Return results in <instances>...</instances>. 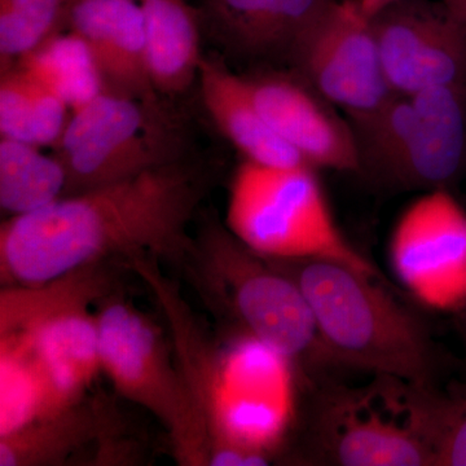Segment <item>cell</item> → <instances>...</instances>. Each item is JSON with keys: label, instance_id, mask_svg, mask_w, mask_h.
<instances>
[{"label": "cell", "instance_id": "6da1fadb", "mask_svg": "<svg viewBox=\"0 0 466 466\" xmlns=\"http://www.w3.org/2000/svg\"><path fill=\"white\" fill-rule=\"evenodd\" d=\"M202 195L198 174L175 161L9 217L0 227L2 284H42L113 258L186 259L196 253L188 227Z\"/></svg>", "mask_w": 466, "mask_h": 466}, {"label": "cell", "instance_id": "7a4b0ae2", "mask_svg": "<svg viewBox=\"0 0 466 466\" xmlns=\"http://www.w3.org/2000/svg\"><path fill=\"white\" fill-rule=\"evenodd\" d=\"M268 259L302 290L329 366L440 389L443 364L431 330L381 280L339 260Z\"/></svg>", "mask_w": 466, "mask_h": 466}, {"label": "cell", "instance_id": "3957f363", "mask_svg": "<svg viewBox=\"0 0 466 466\" xmlns=\"http://www.w3.org/2000/svg\"><path fill=\"white\" fill-rule=\"evenodd\" d=\"M177 366L210 441V466L269 464L283 415L256 389L254 358L262 343L242 337L231 349L213 342L177 284L156 291Z\"/></svg>", "mask_w": 466, "mask_h": 466}, {"label": "cell", "instance_id": "277c9868", "mask_svg": "<svg viewBox=\"0 0 466 466\" xmlns=\"http://www.w3.org/2000/svg\"><path fill=\"white\" fill-rule=\"evenodd\" d=\"M364 388L321 383L306 408L302 458L333 466H434V392L375 376Z\"/></svg>", "mask_w": 466, "mask_h": 466}, {"label": "cell", "instance_id": "5b68a950", "mask_svg": "<svg viewBox=\"0 0 466 466\" xmlns=\"http://www.w3.org/2000/svg\"><path fill=\"white\" fill-rule=\"evenodd\" d=\"M106 262L35 285H3L0 334L32 348L56 410L85 400L101 372L97 315L90 306L112 293Z\"/></svg>", "mask_w": 466, "mask_h": 466}, {"label": "cell", "instance_id": "8992f818", "mask_svg": "<svg viewBox=\"0 0 466 466\" xmlns=\"http://www.w3.org/2000/svg\"><path fill=\"white\" fill-rule=\"evenodd\" d=\"M226 226L267 258H328L385 281L381 272L343 236L315 168L247 161L229 187Z\"/></svg>", "mask_w": 466, "mask_h": 466}, {"label": "cell", "instance_id": "52a82bcc", "mask_svg": "<svg viewBox=\"0 0 466 466\" xmlns=\"http://www.w3.org/2000/svg\"><path fill=\"white\" fill-rule=\"evenodd\" d=\"M195 254L200 256L211 296L240 336L317 372L329 366L311 309L290 276L251 250L227 226L208 227Z\"/></svg>", "mask_w": 466, "mask_h": 466}, {"label": "cell", "instance_id": "ba28073f", "mask_svg": "<svg viewBox=\"0 0 466 466\" xmlns=\"http://www.w3.org/2000/svg\"><path fill=\"white\" fill-rule=\"evenodd\" d=\"M99 306L101 372L121 397L148 410L167 429L180 465L210 464L207 428L157 325L113 293Z\"/></svg>", "mask_w": 466, "mask_h": 466}, {"label": "cell", "instance_id": "9c48e42d", "mask_svg": "<svg viewBox=\"0 0 466 466\" xmlns=\"http://www.w3.org/2000/svg\"><path fill=\"white\" fill-rule=\"evenodd\" d=\"M174 140L157 104L106 88L72 112L54 146L66 168V196L122 182L177 161Z\"/></svg>", "mask_w": 466, "mask_h": 466}, {"label": "cell", "instance_id": "30bf717a", "mask_svg": "<svg viewBox=\"0 0 466 466\" xmlns=\"http://www.w3.org/2000/svg\"><path fill=\"white\" fill-rule=\"evenodd\" d=\"M291 64L349 122L376 112L394 95L383 73L372 18L358 0H334Z\"/></svg>", "mask_w": 466, "mask_h": 466}, {"label": "cell", "instance_id": "8fae6325", "mask_svg": "<svg viewBox=\"0 0 466 466\" xmlns=\"http://www.w3.org/2000/svg\"><path fill=\"white\" fill-rule=\"evenodd\" d=\"M372 24L392 94L466 87V26L443 3L400 0L372 17Z\"/></svg>", "mask_w": 466, "mask_h": 466}, {"label": "cell", "instance_id": "7c38bea8", "mask_svg": "<svg viewBox=\"0 0 466 466\" xmlns=\"http://www.w3.org/2000/svg\"><path fill=\"white\" fill-rule=\"evenodd\" d=\"M391 260L401 283L431 305L466 291V214L449 191L426 193L401 216Z\"/></svg>", "mask_w": 466, "mask_h": 466}, {"label": "cell", "instance_id": "4fadbf2b", "mask_svg": "<svg viewBox=\"0 0 466 466\" xmlns=\"http://www.w3.org/2000/svg\"><path fill=\"white\" fill-rule=\"evenodd\" d=\"M245 81L267 124L306 164L359 174L351 125L297 70L293 75L262 73L245 76Z\"/></svg>", "mask_w": 466, "mask_h": 466}, {"label": "cell", "instance_id": "5bb4252c", "mask_svg": "<svg viewBox=\"0 0 466 466\" xmlns=\"http://www.w3.org/2000/svg\"><path fill=\"white\" fill-rule=\"evenodd\" d=\"M66 21L87 43L106 88L157 104L137 0H69Z\"/></svg>", "mask_w": 466, "mask_h": 466}, {"label": "cell", "instance_id": "9a60e30c", "mask_svg": "<svg viewBox=\"0 0 466 466\" xmlns=\"http://www.w3.org/2000/svg\"><path fill=\"white\" fill-rule=\"evenodd\" d=\"M415 128L394 191H440L466 170V87L440 86L413 95Z\"/></svg>", "mask_w": 466, "mask_h": 466}, {"label": "cell", "instance_id": "2e32d148", "mask_svg": "<svg viewBox=\"0 0 466 466\" xmlns=\"http://www.w3.org/2000/svg\"><path fill=\"white\" fill-rule=\"evenodd\" d=\"M334 0H204L205 14L227 48L250 58H287Z\"/></svg>", "mask_w": 466, "mask_h": 466}, {"label": "cell", "instance_id": "e0dca14e", "mask_svg": "<svg viewBox=\"0 0 466 466\" xmlns=\"http://www.w3.org/2000/svg\"><path fill=\"white\" fill-rule=\"evenodd\" d=\"M198 81L211 119L247 161L279 167L308 165L267 124L251 97L245 76L235 75L220 61L204 58Z\"/></svg>", "mask_w": 466, "mask_h": 466}, {"label": "cell", "instance_id": "ac0fdd59", "mask_svg": "<svg viewBox=\"0 0 466 466\" xmlns=\"http://www.w3.org/2000/svg\"><path fill=\"white\" fill-rule=\"evenodd\" d=\"M113 416L81 400L0 435V466H60L94 441L109 438Z\"/></svg>", "mask_w": 466, "mask_h": 466}, {"label": "cell", "instance_id": "d6986e66", "mask_svg": "<svg viewBox=\"0 0 466 466\" xmlns=\"http://www.w3.org/2000/svg\"><path fill=\"white\" fill-rule=\"evenodd\" d=\"M146 26L150 76L157 92H184L202 60L198 15L187 0H137Z\"/></svg>", "mask_w": 466, "mask_h": 466}, {"label": "cell", "instance_id": "ffe728a7", "mask_svg": "<svg viewBox=\"0 0 466 466\" xmlns=\"http://www.w3.org/2000/svg\"><path fill=\"white\" fill-rule=\"evenodd\" d=\"M72 113L66 101L21 66L3 69L0 79V134L34 146L58 142Z\"/></svg>", "mask_w": 466, "mask_h": 466}, {"label": "cell", "instance_id": "44dd1931", "mask_svg": "<svg viewBox=\"0 0 466 466\" xmlns=\"http://www.w3.org/2000/svg\"><path fill=\"white\" fill-rule=\"evenodd\" d=\"M20 140L0 139V207L9 217L48 207L66 193V173L56 155Z\"/></svg>", "mask_w": 466, "mask_h": 466}, {"label": "cell", "instance_id": "7402d4cb", "mask_svg": "<svg viewBox=\"0 0 466 466\" xmlns=\"http://www.w3.org/2000/svg\"><path fill=\"white\" fill-rule=\"evenodd\" d=\"M16 64L66 101L72 112L106 88L90 47L72 30L54 34Z\"/></svg>", "mask_w": 466, "mask_h": 466}, {"label": "cell", "instance_id": "603a6c76", "mask_svg": "<svg viewBox=\"0 0 466 466\" xmlns=\"http://www.w3.org/2000/svg\"><path fill=\"white\" fill-rule=\"evenodd\" d=\"M412 97L392 95L381 108L350 122L359 153V174L383 188H394L395 180L410 148L415 128Z\"/></svg>", "mask_w": 466, "mask_h": 466}, {"label": "cell", "instance_id": "cb8c5ba5", "mask_svg": "<svg viewBox=\"0 0 466 466\" xmlns=\"http://www.w3.org/2000/svg\"><path fill=\"white\" fill-rule=\"evenodd\" d=\"M57 412L32 348L15 334H0V435Z\"/></svg>", "mask_w": 466, "mask_h": 466}, {"label": "cell", "instance_id": "d4e9b609", "mask_svg": "<svg viewBox=\"0 0 466 466\" xmlns=\"http://www.w3.org/2000/svg\"><path fill=\"white\" fill-rule=\"evenodd\" d=\"M69 0H0L3 69L47 41L66 21Z\"/></svg>", "mask_w": 466, "mask_h": 466}, {"label": "cell", "instance_id": "484cf974", "mask_svg": "<svg viewBox=\"0 0 466 466\" xmlns=\"http://www.w3.org/2000/svg\"><path fill=\"white\" fill-rule=\"evenodd\" d=\"M434 466H466V395L444 398L434 443Z\"/></svg>", "mask_w": 466, "mask_h": 466}, {"label": "cell", "instance_id": "4316f807", "mask_svg": "<svg viewBox=\"0 0 466 466\" xmlns=\"http://www.w3.org/2000/svg\"><path fill=\"white\" fill-rule=\"evenodd\" d=\"M398 2L400 0H358V5L366 16L372 18L383 9L390 7Z\"/></svg>", "mask_w": 466, "mask_h": 466}, {"label": "cell", "instance_id": "83f0119b", "mask_svg": "<svg viewBox=\"0 0 466 466\" xmlns=\"http://www.w3.org/2000/svg\"><path fill=\"white\" fill-rule=\"evenodd\" d=\"M451 15L466 26V0H441Z\"/></svg>", "mask_w": 466, "mask_h": 466}, {"label": "cell", "instance_id": "f1b7e54d", "mask_svg": "<svg viewBox=\"0 0 466 466\" xmlns=\"http://www.w3.org/2000/svg\"><path fill=\"white\" fill-rule=\"evenodd\" d=\"M464 341H465V363H466V305H465V317H464Z\"/></svg>", "mask_w": 466, "mask_h": 466}]
</instances>
